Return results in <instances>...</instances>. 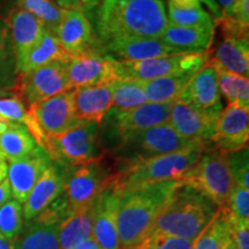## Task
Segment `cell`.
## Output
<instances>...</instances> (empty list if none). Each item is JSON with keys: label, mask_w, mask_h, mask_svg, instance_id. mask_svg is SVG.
I'll return each instance as SVG.
<instances>
[{"label": "cell", "mask_w": 249, "mask_h": 249, "mask_svg": "<svg viewBox=\"0 0 249 249\" xmlns=\"http://www.w3.org/2000/svg\"><path fill=\"white\" fill-rule=\"evenodd\" d=\"M169 24L161 0H103L97 29L99 43L112 38H160Z\"/></svg>", "instance_id": "cell-1"}, {"label": "cell", "mask_w": 249, "mask_h": 249, "mask_svg": "<svg viewBox=\"0 0 249 249\" xmlns=\"http://www.w3.org/2000/svg\"><path fill=\"white\" fill-rule=\"evenodd\" d=\"M211 145L213 143L196 142L183 150L145 160H117L113 158L117 163V172L110 187L124 196L157 182L179 181L200 158L202 152Z\"/></svg>", "instance_id": "cell-2"}, {"label": "cell", "mask_w": 249, "mask_h": 249, "mask_svg": "<svg viewBox=\"0 0 249 249\" xmlns=\"http://www.w3.org/2000/svg\"><path fill=\"white\" fill-rule=\"evenodd\" d=\"M178 186L179 181L167 180L121 196L118 210L121 249L134 248L148 235Z\"/></svg>", "instance_id": "cell-3"}, {"label": "cell", "mask_w": 249, "mask_h": 249, "mask_svg": "<svg viewBox=\"0 0 249 249\" xmlns=\"http://www.w3.org/2000/svg\"><path fill=\"white\" fill-rule=\"evenodd\" d=\"M217 210V205L209 198L179 182L148 234L163 233L181 239H196Z\"/></svg>", "instance_id": "cell-4"}, {"label": "cell", "mask_w": 249, "mask_h": 249, "mask_svg": "<svg viewBox=\"0 0 249 249\" xmlns=\"http://www.w3.org/2000/svg\"><path fill=\"white\" fill-rule=\"evenodd\" d=\"M42 149L62 169L89 163L107 155L101 141V124L95 121H80L66 132L48 138Z\"/></svg>", "instance_id": "cell-5"}, {"label": "cell", "mask_w": 249, "mask_h": 249, "mask_svg": "<svg viewBox=\"0 0 249 249\" xmlns=\"http://www.w3.org/2000/svg\"><path fill=\"white\" fill-rule=\"evenodd\" d=\"M60 169L64 178V195L71 213H75L92 205L98 196L111 186L117 172V163L113 157L112 161L108 160L107 154L89 163Z\"/></svg>", "instance_id": "cell-6"}, {"label": "cell", "mask_w": 249, "mask_h": 249, "mask_svg": "<svg viewBox=\"0 0 249 249\" xmlns=\"http://www.w3.org/2000/svg\"><path fill=\"white\" fill-rule=\"evenodd\" d=\"M179 182L201 193L217 208H224L229 200L234 181L230 172L229 154L211 145L202 152Z\"/></svg>", "instance_id": "cell-7"}, {"label": "cell", "mask_w": 249, "mask_h": 249, "mask_svg": "<svg viewBox=\"0 0 249 249\" xmlns=\"http://www.w3.org/2000/svg\"><path fill=\"white\" fill-rule=\"evenodd\" d=\"M77 123L80 121L74 114L73 89H68L28 107L24 126L42 148L46 139L66 132Z\"/></svg>", "instance_id": "cell-8"}, {"label": "cell", "mask_w": 249, "mask_h": 249, "mask_svg": "<svg viewBox=\"0 0 249 249\" xmlns=\"http://www.w3.org/2000/svg\"><path fill=\"white\" fill-rule=\"evenodd\" d=\"M172 105L147 103L127 111L111 108L101 123V134L112 140L117 148L136 134L169 121Z\"/></svg>", "instance_id": "cell-9"}, {"label": "cell", "mask_w": 249, "mask_h": 249, "mask_svg": "<svg viewBox=\"0 0 249 249\" xmlns=\"http://www.w3.org/2000/svg\"><path fill=\"white\" fill-rule=\"evenodd\" d=\"M208 51L182 52L140 61H113L117 79L148 82L183 71H200L208 62Z\"/></svg>", "instance_id": "cell-10"}, {"label": "cell", "mask_w": 249, "mask_h": 249, "mask_svg": "<svg viewBox=\"0 0 249 249\" xmlns=\"http://www.w3.org/2000/svg\"><path fill=\"white\" fill-rule=\"evenodd\" d=\"M193 143L196 142H189L182 139L169 121H166L136 134L114 148L110 155L117 160H145L183 150L191 147Z\"/></svg>", "instance_id": "cell-11"}, {"label": "cell", "mask_w": 249, "mask_h": 249, "mask_svg": "<svg viewBox=\"0 0 249 249\" xmlns=\"http://www.w3.org/2000/svg\"><path fill=\"white\" fill-rule=\"evenodd\" d=\"M18 96L27 108L43 99L70 89L67 62H53L24 74H18L14 86Z\"/></svg>", "instance_id": "cell-12"}, {"label": "cell", "mask_w": 249, "mask_h": 249, "mask_svg": "<svg viewBox=\"0 0 249 249\" xmlns=\"http://www.w3.org/2000/svg\"><path fill=\"white\" fill-rule=\"evenodd\" d=\"M220 111L200 110L178 99L171 107L169 123L187 141L211 143Z\"/></svg>", "instance_id": "cell-13"}, {"label": "cell", "mask_w": 249, "mask_h": 249, "mask_svg": "<svg viewBox=\"0 0 249 249\" xmlns=\"http://www.w3.org/2000/svg\"><path fill=\"white\" fill-rule=\"evenodd\" d=\"M249 107L227 104L220 111L211 143L218 150L232 154L248 147Z\"/></svg>", "instance_id": "cell-14"}, {"label": "cell", "mask_w": 249, "mask_h": 249, "mask_svg": "<svg viewBox=\"0 0 249 249\" xmlns=\"http://www.w3.org/2000/svg\"><path fill=\"white\" fill-rule=\"evenodd\" d=\"M99 49L105 57L116 61H140L187 52L169 46L158 38L145 37L112 38L99 43Z\"/></svg>", "instance_id": "cell-15"}, {"label": "cell", "mask_w": 249, "mask_h": 249, "mask_svg": "<svg viewBox=\"0 0 249 249\" xmlns=\"http://www.w3.org/2000/svg\"><path fill=\"white\" fill-rule=\"evenodd\" d=\"M67 77L70 89L105 85L117 79L114 75L113 61L105 57L101 49L71 57L67 62Z\"/></svg>", "instance_id": "cell-16"}, {"label": "cell", "mask_w": 249, "mask_h": 249, "mask_svg": "<svg viewBox=\"0 0 249 249\" xmlns=\"http://www.w3.org/2000/svg\"><path fill=\"white\" fill-rule=\"evenodd\" d=\"M55 35L71 58L99 49L98 38L93 35L91 23L80 9L62 11Z\"/></svg>", "instance_id": "cell-17"}, {"label": "cell", "mask_w": 249, "mask_h": 249, "mask_svg": "<svg viewBox=\"0 0 249 249\" xmlns=\"http://www.w3.org/2000/svg\"><path fill=\"white\" fill-rule=\"evenodd\" d=\"M50 165L51 160L40 147L20 160L9 161L7 180L12 197L23 204L37 180Z\"/></svg>", "instance_id": "cell-18"}, {"label": "cell", "mask_w": 249, "mask_h": 249, "mask_svg": "<svg viewBox=\"0 0 249 249\" xmlns=\"http://www.w3.org/2000/svg\"><path fill=\"white\" fill-rule=\"evenodd\" d=\"M121 196L108 187L93 203L92 239L101 249H121L118 233V210Z\"/></svg>", "instance_id": "cell-19"}, {"label": "cell", "mask_w": 249, "mask_h": 249, "mask_svg": "<svg viewBox=\"0 0 249 249\" xmlns=\"http://www.w3.org/2000/svg\"><path fill=\"white\" fill-rule=\"evenodd\" d=\"M15 55L17 67L28 53L40 42L45 33V27L36 17L21 8H14L5 18Z\"/></svg>", "instance_id": "cell-20"}, {"label": "cell", "mask_w": 249, "mask_h": 249, "mask_svg": "<svg viewBox=\"0 0 249 249\" xmlns=\"http://www.w3.org/2000/svg\"><path fill=\"white\" fill-rule=\"evenodd\" d=\"M111 83L73 89L74 114L77 121L102 123L108 111L113 108Z\"/></svg>", "instance_id": "cell-21"}, {"label": "cell", "mask_w": 249, "mask_h": 249, "mask_svg": "<svg viewBox=\"0 0 249 249\" xmlns=\"http://www.w3.org/2000/svg\"><path fill=\"white\" fill-rule=\"evenodd\" d=\"M179 99L200 110H222L216 68L207 62L193 77Z\"/></svg>", "instance_id": "cell-22"}, {"label": "cell", "mask_w": 249, "mask_h": 249, "mask_svg": "<svg viewBox=\"0 0 249 249\" xmlns=\"http://www.w3.org/2000/svg\"><path fill=\"white\" fill-rule=\"evenodd\" d=\"M64 193V178L61 169L51 164L37 180L35 186L22 204L24 220H30L44 211Z\"/></svg>", "instance_id": "cell-23"}, {"label": "cell", "mask_w": 249, "mask_h": 249, "mask_svg": "<svg viewBox=\"0 0 249 249\" xmlns=\"http://www.w3.org/2000/svg\"><path fill=\"white\" fill-rule=\"evenodd\" d=\"M208 64L217 71H230L248 77V38H223L216 46L208 50Z\"/></svg>", "instance_id": "cell-24"}, {"label": "cell", "mask_w": 249, "mask_h": 249, "mask_svg": "<svg viewBox=\"0 0 249 249\" xmlns=\"http://www.w3.org/2000/svg\"><path fill=\"white\" fill-rule=\"evenodd\" d=\"M214 28H193L167 24L160 36L165 44L180 51H208L213 44Z\"/></svg>", "instance_id": "cell-25"}, {"label": "cell", "mask_w": 249, "mask_h": 249, "mask_svg": "<svg viewBox=\"0 0 249 249\" xmlns=\"http://www.w3.org/2000/svg\"><path fill=\"white\" fill-rule=\"evenodd\" d=\"M14 249H60L59 224L35 217L26 220L20 234L13 241Z\"/></svg>", "instance_id": "cell-26"}, {"label": "cell", "mask_w": 249, "mask_h": 249, "mask_svg": "<svg viewBox=\"0 0 249 249\" xmlns=\"http://www.w3.org/2000/svg\"><path fill=\"white\" fill-rule=\"evenodd\" d=\"M198 71H183L160 77L148 82H141L147 93L148 103L170 104L177 102Z\"/></svg>", "instance_id": "cell-27"}, {"label": "cell", "mask_w": 249, "mask_h": 249, "mask_svg": "<svg viewBox=\"0 0 249 249\" xmlns=\"http://www.w3.org/2000/svg\"><path fill=\"white\" fill-rule=\"evenodd\" d=\"M71 57L66 53L55 34L45 30L40 42L28 53L17 67V74H24L53 62H68Z\"/></svg>", "instance_id": "cell-28"}, {"label": "cell", "mask_w": 249, "mask_h": 249, "mask_svg": "<svg viewBox=\"0 0 249 249\" xmlns=\"http://www.w3.org/2000/svg\"><path fill=\"white\" fill-rule=\"evenodd\" d=\"M93 204L71 213L59 224L60 249H75L92 236Z\"/></svg>", "instance_id": "cell-29"}, {"label": "cell", "mask_w": 249, "mask_h": 249, "mask_svg": "<svg viewBox=\"0 0 249 249\" xmlns=\"http://www.w3.org/2000/svg\"><path fill=\"white\" fill-rule=\"evenodd\" d=\"M37 147L35 139L22 124L11 123L7 130L0 135V151L8 163L29 155Z\"/></svg>", "instance_id": "cell-30"}, {"label": "cell", "mask_w": 249, "mask_h": 249, "mask_svg": "<svg viewBox=\"0 0 249 249\" xmlns=\"http://www.w3.org/2000/svg\"><path fill=\"white\" fill-rule=\"evenodd\" d=\"M231 239L232 230L229 214L225 207L219 208L210 223L195 239L192 249H223Z\"/></svg>", "instance_id": "cell-31"}, {"label": "cell", "mask_w": 249, "mask_h": 249, "mask_svg": "<svg viewBox=\"0 0 249 249\" xmlns=\"http://www.w3.org/2000/svg\"><path fill=\"white\" fill-rule=\"evenodd\" d=\"M111 88L113 96V108L117 110H132L148 103L147 93L141 82L116 79L112 81Z\"/></svg>", "instance_id": "cell-32"}, {"label": "cell", "mask_w": 249, "mask_h": 249, "mask_svg": "<svg viewBox=\"0 0 249 249\" xmlns=\"http://www.w3.org/2000/svg\"><path fill=\"white\" fill-rule=\"evenodd\" d=\"M217 79L220 95L225 97L229 104L249 107V80L247 76L217 71Z\"/></svg>", "instance_id": "cell-33"}, {"label": "cell", "mask_w": 249, "mask_h": 249, "mask_svg": "<svg viewBox=\"0 0 249 249\" xmlns=\"http://www.w3.org/2000/svg\"><path fill=\"white\" fill-rule=\"evenodd\" d=\"M17 64L7 24L0 18V88H14Z\"/></svg>", "instance_id": "cell-34"}, {"label": "cell", "mask_w": 249, "mask_h": 249, "mask_svg": "<svg viewBox=\"0 0 249 249\" xmlns=\"http://www.w3.org/2000/svg\"><path fill=\"white\" fill-rule=\"evenodd\" d=\"M18 8L29 12L44 24L45 29L57 33L62 11L52 0H17Z\"/></svg>", "instance_id": "cell-35"}, {"label": "cell", "mask_w": 249, "mask_h": 249, "mask_svg": "<svg viewBox=\"0 0 249 249\" xmlns=\"http://www.w3.org/2000/svg\"><path fill=\"white\" fill-rule=\"evenodd\" d=\"M23 207L18 201L9 200L0 207V235L13 241L24 225Z\"/></svg>", "instance_id": "cell-36"}, {"label": "cell", "mask_w": 249, "mask_h": 249, "mask_svg": "<svg viewBox=\"0 0 249 249\" xmlns=\"http://www.w3.org/2000/svg\"><path fill=\"white\" fill-rule=\"evenodd\" d=\"M169 23L181 27L193 28H214L211 15L203 8L193 9H177L169 7L166 13Z\"/></svg>", "instance_id": "cell-37"}, {"label": "cell", "mask_w": 249, "mask_h": 249, "mask_svg": "<svg viewBox=\"0 0 249 249\" xmlns=\"http://www.w3.org/2000/svg\"><path fill=\"white\" fill-rule=\"evenodd\" d=\"M225 209L230 220L249 224V189H245L234 183L230 193Z\"/></svg>", "instance_id": "cell-38"}, {"label": "cell", "mask_w": 249, "mask_h": 249, "mask_svg": "<svg viewBox=\"0 0 249 249\" xmlns=\"http://www.w3.org/2000/svg\"><path fill=\"white\" fill-rule=\"evenodd\" d=\"M195 239H181L177 236L150 233L132 249H192Z\"/></svg>", "instance_id": "cell-39"}, {"label": "cell", "mask_w": 249, "mask_h": 249, "mask_svg": "<svg viewBox=\"0 0 249 249\" xmlns=\"http://www.w3.org/2000/svg\"><path fill=\"white\" fill-rule=\"evenodd\" d=\"M230 172L235 185L249 189V151L248 147L229 154Z\"/></svg>", "instance_id": "cell-40"}, {"label": "cell", "mask_w": 249, "mask_h": 249, "mask_svg": "<svg viewBox=\"0 0 249 249\" xmlns=\"http://www.w3.org/2000/svg\"><path fill=\"white\" fill-rule=\"evenodd\" d=\"M28 108L18 96L0 99V121L26 124Z\"/></svg>", "instance_id": "cell-41"}, {"label": "cell", "mask_w": 249, "mask_h": 249, "mask_svg": "<svg viewBox=\"0 0 249 249\" xmlns=\"http://www.w3.org/2000/svg\"><path fill=\"white\" fill-rule=\"evenodd\" d=\"M220 17H229L238 22L249 24V0H234L231 7L222 12Z\"/></svg>", "instance_id": "cell-42"}, {"label": "cell", "mask_w": 249, "mask_h": 249, "mask_svg": "<svg viewBox=\"0 0 249 249\" xmlns=\"http://www.w3.org/2000/svg\"><path fill=\"white\" fill-rule=\"evenodd\" d=\"M230 220V219H229ZM232 230V240L238 249H249V224L230 220Z\"/></svg>", "instance_id": "cell-43"}, {"label": "cell", "mask_w": 249, "mask_h": 249, "mask_svg": "<svg viewBox=\"0 0 249 249\" xmlns=\"http://www.w3.org/2000/svg\"><path fill=\"white\" fill-rule=\"evenodd\" d=\"M169 7L177 9L200 8L201 0H169Z\"/></svg>", "instance_id": "cell-44"}, {"label": "cell", "mask_w": 249, "mask_h": 249, "mask_svg": "<svg viewBox=\"0 0 249 249\" xmlns=\"http://www.w3.org/2000/svg\"><path fill=\"white\" fill-rule=\"evenodd\" d=\"M12 198V193H11V187H9L8 180L6 179L5 181L0 183V207L6 202L9 201Z\"/></svg>", "instance_id": "cell-45"}, {"label": "cell", "mask_w": 249, "mask_h": 249, "mask_svg": "<svg viewBox=\"0 0 249 249\" xmlns=\"http://www.w3.org/2000/svg\"><path fill=\"white\" fill-rule=\"evenodd\" d=\"M52 1L55 2L62 9H80L82 11L81 0H52Z\"/></svg>", "instance_id": "cell-46"}, {"label": "cell", "mask_w": 249, "mask_h": 249, "mask_svg": "<svg viewBox=\"0 0 249 249\" xmlns=\"http://www.w3.org/2000/svg\"><path fill=\"white\" fill-rule=\"evenodd\" d=\"M201 1H203L204 4L208 6V8L210 9L211 14L213 15L214 20H216V18H218L220 17V15H222V9H220L219 5L217 4L216 0H201Z\"/></svg>", "instance_id": "cell-47"}, {"label": "cell", "mask_w": 249, "mask_h": 249, "mask_svg": "<svg viewBox=\"0 0 249 249\" xmlns=\"http://www.w3.org/2000/svg\"><path fill=\"white\" fill-rule=\"evenodd\" d=\"M7 172H8V161L0 151V183L5 181L7 179Z\"/></svg>", "instance_id": "cell-48"}, {"label": "cell", "mask_w": 249, "mask_h": 249, "mask_svg": "<svg viewBox=\"0 0 249 249\" xmlns=\"http://www.w3.org/2000/svg\"><path fill=\"white\" fill-rule=\"evenodd\" d=\"M75 249H101L97 242L92 239V236H90L89 239H87L86 241H83L82 244H80Z\"/></svg>", "instance_id": "cell-49"}, {"label": "cell", "mask_w": 249, "mask_h": 249, "mask_svg": "<svg viewBox=\"0 0 249 249\" xmlns=\"http://www.w3.org/2000/svg\"><path fill=\"white\" fill-rule=\"evenodd\" d=\"M102 1L103 0H81V7H82V11L83 9L89 11V9L96 8L101 5Z\"/></svg>", "instance_id": "cell-50"}, {"label": "cell", "mask_w": 249, "mask_h": 249, "mask_svg": "<svg viewBox=\"0 0 249 249\" xmlns=\"http://www.w3.org/2000/svg\"><path fill=\"white\" fill-rule=\"evenodd\" d=\"M15 96L13 88H0V99L8 98Z\"/></svg>", "instance_id": "cell-51"}, {"label": "cell", "mask_w": 249, "mask_h": 249, "mask_svg": "<svg viewBox=\"0 0 249 249\" xmlns=\"http://www.w3.org/2000/svg\"><path fill=\"white\" fill-rule=\"evenodd\" d=\"M0 249H14L13 242L7 240V239L2 238V236L0 235Z\"/></svg>", "instance_id": "cell-52"}, {"label": "cell", "mask_w": 249, "mask_h": 249, "mask_svg": "<svg viewBox=\"0 0 249 249\" xmlns=\"http://www.w3.org/2000/svg\"><path fill=\"white\" fill-rule=\"evenodd\" d=\"M218 1H219V7L222 9V12H225L231 7V5L234 2V0H218Z\"/></svg>", "instance_id": "cell-53"}, {"label": "cell", "mask_w": 249, "mask_h": 249, "mask_svg": "<svg viewBox=\"0 0 249 249\" xmlns=\"http://www.w3.org/2000/svg\"><path fill=\"white\" fill-rule=\"evenodd\" d=\"M9 124H11V123H6V121H0V135H1L2 133H5L6 130H7Z\"/></svg>", "instance_id": "cell-54"}, {"label": "cell", "mask_w": 249, "mask_h": 249, "mask_svg": "<svg viewBox=\"0 0 249 249\" xmlns=\"http://www.w3.org/2000/svg\"><path fill=\"white\" fill-rule=\"evenodd\" d=\"M223 249H238V248H236L234 241H233L232 239H231V240L227 242V244L225 245V247H224Z\"/></svg>", "instance_id": "cell-55"}]
</instances>
